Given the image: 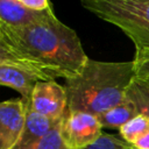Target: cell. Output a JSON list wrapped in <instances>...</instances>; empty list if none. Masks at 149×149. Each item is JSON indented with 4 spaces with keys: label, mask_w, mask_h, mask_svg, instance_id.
<instances>
[{
    "label": "cell",
    "mask_w": 149,
    "mask_h": 149,
    "mask_svg": "<svg viewBox=\"0 0 149 149\" xmlns=\"http://www.w3.org/2000/svg\"><path fill=\"white\" fill-rule=\"evenodd\" d=\"M1 29L13 52L42 80L71 79L80 73L88 59L77 33L56 15L28 27L2 26Z\"/></svg>",
    "instance_id": "6da1fadb"
},
{
    "label": "cell",
    "mask_w": 149,
    "mask_h": 149,
    "mask_svg": "<svg viewBox=\"0 0 149 149\" xmlns=\"http://www.w3.org/2000/svg\"><path fill=\"white\" fill-rule=\"evenodd\" d=\"M135 63L87 59L80 73L65 80L66 111H81L97 116L119 105L135 78Z\"/></svg>",
    "instance_id": "7a4b0ae2"
},
{
    "label": "cell",
    "mask_w": 149,
    "mask_h": 149,
    "mask_svg": "<svg viewBox=\"0 0 149 149\" xmlns=\"http://www.w3.org/2000/svg\"><path fill=\"white\" fill-rule=\"evenodd\" d=\"M81 6L132 40L134 61L149 58V0H84Z\"/></svg>",
    "instance_id": "3957f363"
},
{
    "label": "cell",
    "mask_w": 149,
    "mask_h": 149,
    "mask_svg": "<svg viewBox=\"0 0 149 149\" xmlns=\"http://www.w3.org/2000/svg\"><path fill=\"white\" fill-rule=\"evenodd\" d=\"M102 126L94 114L65 111L61 122V135L69 149H86L102 135Z\"/></svg>",
    "instance_id": "277c9868"
},
{
    "label": "cell",
    "mask_w": 149,
    "mask_h": 149,
    "mask_svg": "<svg viewBox=\"0 0 149 149\" xmlns=\"http://www.w3.org/2000/svg\"><path fill=\"white\" fill-rule=\"evenodd\" d=\"M68 107V95L65 87L56 80H40L36 83L29 109L54 120H62Z\"/></svg>",
    "instance_id": "5b68a950"
},
{
    "label": "cell",
    "mask_w": 149,
    "mask_h": 149,
    "mask_svg": "<svg viewBox=\"0 0 149 149\" xmlns=\"http://www.w3.org/2000/svg\"><path fill=\"white\" fill-rule=\"evenodd\" d=\"M30 100L23 98L0 102V149H14L23 133Z\"/></svg>",
    "instance_id": "8992f818"
},
{
    "label": "cell",
    "mask_w": 149,
    "mask_h": 149,
    "mask_svg": "<svg viewBox=\"0 0 149 149\" xmlns=\"http://www.w3.org/2000/svg\"><path fill=\"white\" fill-rule=\"evenodd\" d=\"M40 80L42 78L37 73L21 65L6 62L0 63V86H7L17 91L24 100H30L33 90Z\"/></svg>",
    "instance_id": "52a82bcc"
},
{
    "label": "cell",
    "mask_w": 149,
    "mask_h": 149,
    "mask_svg": "<svg viewBox=\"0 0 149 149\" xmlns=\"http://www.w3.org/2000/svg\"><path fill=\"white\" fill-rule=\"evenodd\" d=\"M54 12H34L21 5L20 0H0V22L10 28H23L47 20Z\"/></svg>",
    "instance_id": "ba28073f"
},
{
    "label": "cell",
    "mask_w": 149,
    "mask_h": 149,
    "mask_svg": "<svg viewBox=\"0 0 149 149\" xmlns=\"http://www.w3.org/2000/svg\"><path fill=\"white\" fill-rule=\"evenodd\" d=\"M61 121L62 120H54V119L47 118L44 115H41L38 113H35L31 109H29V107H28V113H27V118H26L23 133H22L21 139L15 148L26 147V146L37 142L38 140H41L45 135H48Z\"/></svg>",
    "instance_id": "9c48e42d"
},
{
    "label": "cell",
    "mask_w": 149,
    "mask_h": 149,
    "mask_svg": "<svg viewBox=\"0 0 149 149\" xmlns=\"http://www.w3.org/2000/svg\"><path fill=\"white\" fill-rule=\"evenodd\" d=\"M137 114L139 113L135 106L133 105V102L125 97L119 105L107 111L106 113L99 115L98 118L101 122L102 128L119 129L121 126H123L126 122H128L130 119H133Z\"/></svg>",
    "instance_id": "30bf717a"
},
{
    "label": "cell",
    "mask_w": 149,
    "mask_h": 149,
    "mask_svg": "<svg viewBox=\"0 0 149 149\" xmlns=\"http://www.w3.org/2000/svg\"><path fill=\"white\" fill-rule=\"evenodd\" d=\"M125 97L133 102L139 114L149 118V77L135 76Z\"/></svg>",
    "instance_id": "8fae6325"
},
{
    "label": "cell",
    "mask_w": 149,
    "mask_h": 149,
    "mask_svg": "<svg viewBox=\"0 0 149 149\" xmlns=\"http://www.w3.org/2000/svg\"><path fill=\"white\" fill-rule=\"evenodd\" d=\"M149 133V118L142 114H137L123 126L119 128L120 136L130 146L141 140Z\"/></svg>",
    "instance_id": "7c38bea8"
},
{
    "label": "cell",
    "mask_w": 149,
    "mask_h": 149,
    "mask_svg": "<svg viewBox=\"0 0 149 149\" xmlns=\"http://www.w3.org/2000/svg\"><path fill=\"white\" fill-rule=\"evenodd\" d=\"M62 122V121H61ZM61 122L43 139L38 140L37 142L21 147V148H14V149H69L61 135Z\"/></svg>",
    "instance_id": "4fadbf2b"
},
{
    "label": "cell",
    "mask_w": 149,
    "mask_h": 149,
    "mask_svg": "<svg viewBox=\"0 0 149 149\" xmlns=\"http://www.w3.org/2000/svg\"><path fill=\"white\" fill-rule=\"evenodd\" d=\"M86 149H133V146L127 143L120 135L102 133V135Z\"/></svg>",
    "instance_id": "5bb4252c"
},
{
    "label": "cell",
    "mask_w": 149,
    "mask_h": 149,
    "mask_svg": "<svg viewBox=\"0 0 149 149\" xmlns=\"http://www.w3.org/2000/svg\"><path fill=\"white\" fill-rule=\"evenodd\" d=\"M0 62H6V63H14L17 65H21L23 68H26L22 62L17 58V56L13 52L10 45L6 42V40L3 37L0 36ZM27 69V68H26ZM29 70V69H28ZM31 71V70H30Z\"/></svg>",
    "instance_id": "9a60e30c"
},
{
    "label": "cell",
    "mask_w": 149,
    "mask_h": 149,
    "mask_svg": "<svg viewBox=\"0 0 149 149\" xmlns=\"http://www.w3.org/2000/svg\"><path fill=\"white\" fill-rule=\"evenodd\" d=\"M21 5L34 12H54L51 3L48 0H20Z\"/></svg>",
    "instance_id": "2e32d148"
},
{
    "label": "cell",
    "mask_w": 149,
    "mask_h": 149,
    "mask_svg": "<svg viewBox=\"0 0 149 149\" xmlns=\"http://www.w3.org/2000/svg\"><path fill=\"white\" fill-rule=\"evenodd\" d=\"M134 63H135L136 76H139V77H149V58L134 61Z\"/></svg>",
    "instance_id": "e0dca14e"
},
{
    "label": "cell",
    "mask_w": 149,
    "mask_h": 149,
    "mask_svg": "<svg viewBox=\"0 0 149 149\" xmlns=\"http://www.w3.org/2000/svg\"><path fill=\"white\" fill-rule=\"evenodd\" d=\"M134 149H149V133L146 134L141 140L133 144Z\"/></svg>",
    "instance_id": "ac0fdd59"
},
{
    "label": "cell",
    "mask_w": 149,
    "mask_h": 149,
    "mask_svg": "<svg viewBox=\"0 0 149 149\" xmlns=\"http://www.w3.org/2000/svg\"><path fill=\"white\" fill-rule=\"evenodd\" d=\"M1 27H2V24H1V22H0V36H1V37H3V35H2V29H1Z\"/></svg>",
    "instance_id": "d6986e66"
},
{
    "label": "cell",
    "mask_w": 149,
    "mask_h": 149,
    "mask_svg": "<svg viewBox=\"0 0 149 149\" xmlns=\"http://www.w3.org/2000/svg\"><path fill=\"white\" fill-rule=\"evenodd\" d=\"M133 149H134V147H133Z\"/></svg>",
    "instance_id": "ffe728a7"
},
{
    "label": "cell",
    "mask_w": 149,
    "mask_h": 149,
    "mask_svg": "<svg viewBox=\"0 0 149 149\" xmlns=\"http://www.w3.org/2000/svg\"><path fill=\"white\" fill-rule=\"evenodd\" d=\"M0 63H1V62H0Z\"/></svg>",
    "instance_id": "44dd1931"
}]
</instances>
